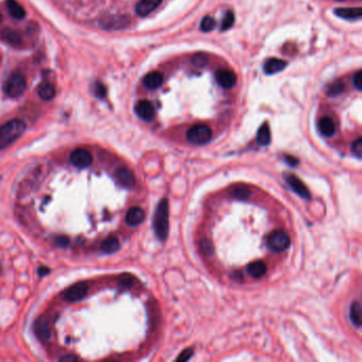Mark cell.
Returning a JSON list of instances; mask_svg holds the SVG:
<instances>
[{"label": "cell", "instance_id": "24", "mask_svg": "<svg viewBox=\"0 0 362 362\" xmlns=\"http://www.w3.org/2000/svg\"><path fill=\"white\" fill-rule=\"evenodd\" d=\"M247 272L254 278H260L267 272V266L263 262H255L247 267Z\"/></svg>", "mask_w": 362, "mask_h": 362}, {"label": "cell", "instance_id": "42", "mask_svg": "<svg viewBox=\"0 0 362 362\" xmlns=\"http://www.w3.org/2000/svg\"><path fill=\"white\" fill-rule=\"evenodd\" d=\"M2 20H3V16H2V14H0V22H2Z\"/></svg>", "mask_w": 362, "mask_h": 362}, {"label": "cell", "instance_id": "17", "mask_svg": "<svg viewBox=\"0 0 362 362\" xmlns=\"http://www.w3.org/2000/svg\"><path fill=\"white\" fill-rule=\"evenodd\" d=\"M335 14L343 19L356 20L362 16L361 8H339L335 10Z\"/></svg>", "mask_w": 362, "mask_h": 362}, {"label": "cell", "instance_id": "12", "mask_svg": "<svg viewBox=\"0 0 362 362\" xmlns=\"http://www.w3.org/2000/svg\"><path fill=\"white\" fill-rule=\"evenodd\" d=\"M216 80L218 84L223 88H232L237 81L236 75L230 69H219L216 73Z\"/></svg>", "mask_w": 362, "mask_h": 362}, {"label": "cell", "instance_id": "27", "mask_svg": "<svg viewBox=\"0 0 362 362\" xmlns=\"http://www.w3.org/2000/svg\"><path fill=\"white\" fill-rule=\"evenodd\" d=\"M231 195L238 200H246L251 195V191L246 186H236L232 189Z\"/></svg>", "mask_w": 362, "mask_h": 362}, {"label": "cell", "instance_id": "41", "mask_svg": "<svg viewBox=\"0 0 362 362\" xmlns=\"http://www.w3.org/2000/svg\"><path fill=\"white\" fill-rule=\"evenodd\" d=\"M77 357L75 356H64L61 358V361H76Z\"/></svg>", "mask_w": 362, "mask_h": 362}, {"label": "cell", "instance_id": "4", "mask_svg": "<svg viewBox=\"0 0 362 362\" xmlns=\"http://www.w3.org/2000/svg\"><path fill=\"white\" fill-rule=\"evenodd\" d=\"M27 83L24 76L14 74L11 76L5 84V93L11 98H17L24 94Z\"/></svg>", "mask_w": 362, "mask_h": 362}, {"label": "cell", "instance_id": "13", "mask_svg": "<svg viewBox=\"0 0 362 362\" xmlns=\"http://www.w3.org/2000/svg\"><path fill=\"white\" fill-rule=\"evenodd\" d=\"M163 0H140L136 5V13L138 16L144 17L151 14L153 11L158 8Z\"/></svg>", "mask_w": 362, "mask_h": 362}, {"label": "cell", "instance_id": "1", "mask_svg": "<svg viewBox=\"0 0 362 362\" xmlns=\"http://www.w3.org/2000/svg\"><path fill=\"white\" fill-rule=\"evenodd\" d=\"M26 131V123L19 120L13 119L5 123L0 127V150H4L10 144L17 140Z\"/></svg>", "mask_w": 362, "mask_h": 362}, {"label": "cell", "instance_id": "18", "mask_svg": "<svg viewBox=\"0 0 362 362\" xmlns=\"http://www.w3.org/2000/svg\"><path fill=\"white\" fill-rule=\"evenodd\" d=\"M144 220V211L140 207H132L126 216V221L131 226H137Z\"/></svg>", "mask_w": 362, "mask_h": 362}, {"label": "cell", "instance_id": "3", "mask_svg": "<svg viewBox=\"0 0 362 362\" xmlns=\"http://www.w3.org/2000/svg\"><path fill=\"white\" fill-rule=\"evenodd\" d=\"M211 136V130L205 124H196V126L191 127L186 134V138L189 142L199 146L205 144L210 141Z\"/></svg>", "mask_w": 362, "mask_h": 362}, {"label": "cell", "instance_id": "19", "mask_svg": "<svg viewBox=\"0 0 362 362\" xmlns=\"http://www.w3.org/2000/svg\"><path fill=\"white\" fill-rule=\"evenodd\" d=\"M287 66V63L279 59H269L266 61L264 65V70L267 75H274L282 69Z\"/></svg>", "mask_w": 362, "mask_h": 362}, {"label": "cell", "instance_id": "39", "mask_svg": "<svg viewBox=\"0 0 362 362\" xmlns=\"http://www.w3.org/2000/svg\"><path fill=\"white\" fill-rule=\"evenodd\" d=\"M121 285H122V286H126V287H130V285H132V278H131V276L123 277V278L121 279Z\"/></svg>", "mask_w": 362, "mask_h": 362}, {"label": "cell", "instance_id": "37", "mask_svg": "<svg viewBox=\"0 0 362 362\" xmlns=\"http://www.w3.org/2000/svg\"><path fill=\"white\" fill-rule=\"evenodd\" d=\"M56 244H58L59 246H62V247H65L69 244V239L67 238L66 236H61L59 237L58 239H56Z\"/></svg>", "mask_w": 362, "mask_h": 362}, {"label": "cell", "instance_id": "35", "mask_svg": "<svg viewBox=\"0 0 362 362\" xmlns=\"http://www.w3.org/2000/svg\"><path fill=\"white\" fill-rule=\"evenodd\" d=\"M362 73L359 70L356 73V75L354 76V79H353V84H354V87L358 90H361V86H362Z\"/></svg>", "mask_w": 362, "mask_h": 362}, {"label": "cell", "instance_id": "33", "mask_svg": "<svg viewBox=\"0 0 362 362\" xmlns=\"http://www.w3.org/2000/svg\"><path fill=\"white\" fill-rule=\"evenodd\" d=\"M352 151L358 158H361V154H362V139L361 138H358L356 141H354V143L352 144Z\"/></svg>", "mask_w": 362, "mask_h": 362}, {"label": "cell", "instance_id": "30", "mask_svg": "<svg viewBox=\"0 0 362 362\" xmlns=\"http://www.w3.org/2000/svg\"><path fill=\"white\" fill-rule=\"evenodd\" d=\"M191 62L197 67H204L208 63V55L205 53H197L194 55Z\"/></svg>", "mask_w": 362, "mask_h": 362}, {"label": "cell", "instance_id": "38", "mask_svg": "<svg viewBox=\"0 0 362 362\" xmlns=\"http://www.w3.org/2000/svg\"><path fill=\"white\" fill-rule=\"evenodd\" d=\"M49 273H50V269L47 268V267H41L39 269V275L40 276H46Z\"/></svg>", "mask_w": 362, "mask_h": 362}, {"label": "cell", "instance_id": "34", "mask_svg": "<svg viewBox=\"0 0 362 362\" xmlns=\"http://www.w3.org/2000/svg\"><path fill=\"white\" fill-rule=\"evenodd\" d=\"M95 94L97 97L99 98H104L106 96V88L103 84H101V83H96L95 84Z\"/></svg>", "mask_w": 362, "mask_h": 362}, {"label": "cell", "instance_id": "6", "mask_svg": "<svg viewBox=\"0 0 362 362\" xmlns=\"http://www.w3.org/2000/svg\"><path fill=\"white\" fill-rule=\"evenodd\" d=\"M70 163L80 169H85L88 168L90 165L93 164V154L90 153L88 150L85 149H76L70 153L69 156Z\"/></svg>", "mask_w": 362, "mask_h": 362}, {"label": "cell", "instance_id": "5", "mask_svg": "<svg viewBox=\"0 0 362 362\" xmlns=\"http://www.w3.org/2000/svg\"><path fill=\"white\" fill-rule=\"evenodd\" d=\"M267 244L271 251L282 252L289 246L290 237L284 231H275L269 235Z\"/></svg>", "mask_w": 362, "mask_h": 362}, {"label": "cell", "instance_id": "9", "mask_svg": "<svg viewBox=\"0 0 362 362\" xmlns=\"http://www.w3.org/2000/svg\"><path fill=\"white\" fill-rule=\"evenodd\" d=\"M129 25V19L126 16H107L100 20V26L107 30H118L126 28Z\"/></svg>", "mask_w": 362, "mask_h": 362}, {"label": "cell", "instance_id": "10", "mask_svg": "<svg viewBox=\"0 0 362 362\" xmlns=\"http://www.w3.org/2000/svg\"><path fill=\"white\" fill-rule=\"evenodd\" d=\"M135 113L144 121H152L155 117V108L148 100H141L135 105Z\"/></svg>", "mask_w": 362, "mask_h": 362}, {"label": "cell", "instance_id": "7", "mask_svg": "<svg viewBox=\"0 0 362 362\" xmlns=\"http://www.w3.org/2000/svg\"><path fill=\"white\" fill-rule=\"evenodd\" d=\"M87 291H88V287L85 282H78V284L71 286L70 288L64 291L63 299L64 301L68 303L81 301L86 297Z\"/></svg>", "mask_w": 362, "mask_h": 362}, {"label": "cell", "instance_id": "23", "mask_svg": "<svg viewBox=\"0 0 362 362\" xmlns=\"http://www.w3.org/2000/svg\"><path fill=\"white\" fill-rule=\"evenodd\" d=\"M119 247H120L119 240L115 236L107 237V238L104 239L103 242L101 243V251L106 253V254L114 253V252L118 251Z\"/></svg>", "mask_w": 362, "mask_h": 362}, {"label": "cell", "instance_id": "15", "mask_svg": "<svg viewBox=\"0 0 362 362\" xmlns=\"http://www.w3.org/2000/svg\"><path fill=\"white\" fill-rule=\"evenodd\" d=\"M163 82H164V76L160 71H152L148 75H146L142 80L143 85L151 90L161 87Z\"/></svg>", "mask_w": 362, "mask_h": 362}, {"label": "cell", "instance_id": "21", "mask_svg": "<svg viewBox=\"0 0 362 362\" xmlns=\"http://www.w3.org/2000/svg\"><path fill=\"white\" fill-rule=\"evenodd\" d=\"M55 93H56V90H55L54 85L49 82L42 83L38 88L39 96L45 101L52 100L55 97Z\"/></svg>", "mask_w": 362, "mask_h": 362}, {"label": "cell", "instance_id": "28", "mask_svg": "<svg viewBox=\"0 0 362 362\" xmlns=\"http://www.w3.org/2000/svg\"><path fill=\"white\" fill-rule=\"evenodd\" d=\"M214 27H216V20H214L210 16H205L204 18H203L201 21V25H200V29L203 32L212 31L214 29Z\"/></svg>", "mask_w": 362, "mask_h": 362}, {"label": "cell", "instance_id": "36", "mask_svg": "<svg viewBox=\"0 0 362 362\" xmlns=\"http://www.w3.org/2000/svg\"><path fill=\"white\" fill-rule=\"evenodd\" d=\"M192 353H194V350H192L191 348H187L176 358V360L177 361H187L192 356Z\"/></svg>", "mask_w": 362, "mask_h": 362}, {"label": "cell", "instance_id": "29", "mask_svg": "<svg viewBox=\"0 0 362 362\" xmlns=\"http://www.w3.org/2000/svg\"><path fill=\"white\" fill-rule=\"evenodd\" d=\"M234 22H235V16H234V13L231 12V11H229V12H226V14L224 15L223 19H222V24H221V30L222 31H225V30H229L233 27L234 25Z\"/></svg>", "mask_w": 362, "mask_h": 362}, {"label": "cell", "instance_id": "11", "mask_svg": "<svg viewBox=\"0 0 362 362\" xmlns=\"http://www.w3.org/2000/svg\"><path fill=\"white\" fill-rule=\"evenodd\" d=\"M115 177L117 182L126 188H132L136 184V178L133 172L127 168H119L115 172Z\"/></svg>", "mask_w": 362, "mask_h": 362}, {"label": "cell", "instance_id": "20", "mask_svg": "<svg viewBox=\"0 0 362 362\" xmlns=\"http://www.w3.org/2000/svg\"><path fill=\"white\" fill-rule=\"evenodd\" d=\"M319 130L325 137H331L336 132L335 122L330 117H323L319 121Z\"/></svg>", "mask_w": 362, "mask_h": 362}, {"label": "cell", "instance_id": "16", "mask_svg": "<svg viewBox=\"0 0 362 362\" xmlns=\"http://www.w3.org/2000/svg\"><path fill=\"white\" fill-rule=\"evenodd\" d=\"M34 332L38 337L44 341H47L51 337V332L48 321L45 318H40L34 323Z\"/></svg>", "mask_w": 362, "mask_h": 362}, {"label": "cell", "instance_id": "8", "mask_svg": "<svg viewBox=\"0 0 362 362\" xmlns=\"http://www.w3.org/2000/svg\"><path fill=\"white\" fill-rule=\"evenodd\" d=\"M285 179L287 180L288 185L292 188V190L296 191L301 198H303L305 200L311 199V195H310L308 188L305 186V184L298 176L293 175V174H286Z\"/></svg>", "mask_w": 362, "mask_h": 362}, {"label": "cell", "instance_id": "40", "mask_svg": "<svg viewBox=\"0 0 362 362\" xmlns=\"http://www.w3.org/2000/svg\"><path fill=\"white\" fill-rule=\"evenodd\" d=\"M286 161L289 165L291 166H297L299 164V161L297 160L296 157H291V156H286Z\"/></svg>", "mask_w": 362, "mask_h": 362}, {"label": "cell", "instance_id": "22", "mask_svg": "<svg viewBox=\"0 0 362 362\" xmlns=\"http://www.w3.org/2000/svg\"><path fill=\"white\" fill-rule=\"evenodd\" d=\"M7 8L11 16L16 19H22L26 16V11L16 0H7Z\"/></svg>", "mask_w": 362, "mask_h": 362}, {"label": "cell", "instance_id": "32", "mask_svg": "<svg viewBox=\"0 0 362 362\" xmlns=\"http://www.w3.org/2000/svg\"><path fill=\"white\" fill-rule=\"evenodd\" d=\"M200 248H201V251L202 253L204 254V255H211L212 252H213V247H212V244L211 242L208 240V239H203L201 242H200Z\"/></svg>", "mask_w": 362, "mask_h": 362}, {"label": "cell", "instance_id": "26", "mask_svg": "<svg viewBox=\"0 0 362 362\" xmlns=\"http://www.w3.org/2000/svg\"><path fill=\"white\" fill-rule=\"evenodd\" d=\"M271 141V132L270 128L267 123H264L262 127L259 128L257 133V142L260 146H268Z\"/></svg>", "mask_w": 362, "mask_h": 362}, {"label": "cell", "instance_id": "43", "mask_svg": "<svg viewBox=\"0 0 362 362\" xmlns=\"http://www.w3.org/2000/svg\"><path fill=\"white\" fill-rule=\"evenodd\" d=\"M337 2H340V3H341V2H345V0H337Z\"/></svg>", "mask_w": 362, "mask_h": 362}, {"label": "cell", "instance_id": "31", "mask_svg": "<svg viewBox=\"0 0 362 362\" xmlns=\"http://www.w3.org/2000/svg\"><path fill=\"white\" fill-rule=\"evenodd\" d=\"M343 84L341 82H335L334 84L330 85L327 90V95L328 96H338L339 94H341L343 92Z\"/></svg>", "mask_w": 362, "mask_h": 362}, {"label": "cell", "instance_id": "25", "mask_svg": "<svg viewBox=\"0 0 362 362\" xmlns=\"http://www.w3.org/2000/svg\"><path fill=\"white\" fill-rule=\"evenodd\" d=\"M361 311H362V309H361L360 303L354 302L349 309V319H350V321H352V323L358 328L361 326V320H362Z\"/></svg>", "mask_w": 362, "mask_h": 362}, {"label": "cell", "instance_id": "2", "mask_svg": "<svg viewBox=\"0 0 362 362\" xmlns=\"http://www.w3.org/2000/svg\"><path fill=\"white\" fill-rule=\"evenodd\" d=\"M153 228L156 236L161 240H165L169 231V203L167 199H163L156 207L153 220Z\"/></svg>", "mask_w": 362, "mask_h": 362}, {"label": "cell", "instance_id": "14", "mask_svg": "<svg viewBox=\"0 0 362 362\" xmlns=\"http://www.w3.org/2000/svg\"><path fill=\"white\" fill-rule=\"evenodd\" d=\"M0 39L8 45H10V46H13V47H19L22 44V40L21 37L19 35V33L12 29L6 28L0 31Z\"/></svg>", "mask_w": 362, "mask_h": 362}]
</instances>
